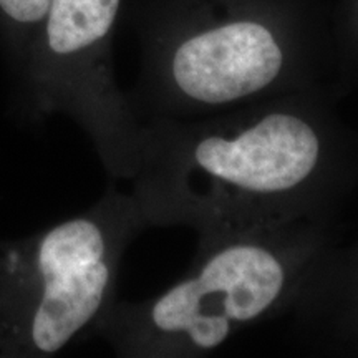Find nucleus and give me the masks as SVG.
I'll return each mask as SVG.
<instances>
[{"mask_svg": "<svg viewBox=\"0 0 358 358\" xmlns=\"http://www.w3.org/2000/svg\"><path fill=\"white\" fill-rule=\"evenodd\" d=\"M320 88L194 120L145 122L133 196L150 227L198 239L319 221L342 173Z\"/></svg>", "mask_w": 358, "mask_h": 358, "instance_id": "1", "label": "nucleus"}, {"mask_svg": "<svg viewBox=\"0 0 358 358\" xmlns=\"http://www.w3.org/2000/svg\"><path fill=\"white\" fill-rule=\"evenodd\" d=\"M143 122L194 120L320 88L312 0H150L138 13Z\"/></svg>", "mask_w": 358, "mask_h": 358, "instance_id": "2", "label": "nucleus"}, {"mask_svg": "<svg viewBox=\"0 0 358 358\" xmlns=\"http://www.w3.org/2000/svg\"><path fill=\"white\" fill-rule=\"evenodd\" d=\"M325 249L324 219L203 237L171 287L140 302L115 301L92 332L122 357H206L289 313Z\"/></svg>", "mask_w": 358, "mask_h": 358, "instance_id": "3", "label": "nucleus"}, {"mask_svg": "<svg viewBox=\"0 0 358 358\" xmlns=\"http://www.w3.org/2000/svg\"><path fill=\"white\" fill-rule=\"evenodd\" d=\"M148 222L131 194L106 192L80 216L0 241V357H52L113 306L123 254Z\"/></svg>", "mask_w": 358, "mask_h": 358, "instance_id": "4", "label": "nucleus"}, {"mask_svg": "<svg viewBox=\"0 0 358 358\" xmlns=\"http://www.w3.org/2000/svg\"><path fill=\"white\" fill-rule=\"evenodd\" d=\"M122 6L123 0H50L22 62L40 113L70 116L110 176L133 179L145 122L115 80L111 48Z\"/></svg>", "mask_w": 358, "mask_h": 358, "instance_id": "5", "label": "nucleus"}, {"mask_svg": "<svg viewBox=\"0 0 358 358\" xmlns=\"http://www.w3.org/2000/svg\"><path fill=\"white\" fill-rule=\"evenodd\" d=\"M50 0H0V27L17 57L24 60L27 48L42 24Z\"/></svg>", "mask_w": 358, "mask_h": 358, "instance_id": "6", "label": "nucleus"}]
</instances>
